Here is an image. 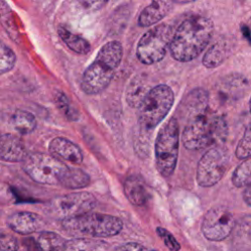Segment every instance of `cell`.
Instances as JSON below:
<instances>
[{
    "mask_svg": "<svg viewBox=\"0 0 251 251\" xmlns=\"http://www.w3.org/2000/svg\"><path fill=\"white\" fill-rule=\"evenodd\" d=\"M90 182V176L82 170L69 168L60 184L67 189H79L86 187Z\"/></svg>",
    "mask_w": 251,
    "mask_h": 251,
    "instance_id": "obj_24",
    "label": "cell"
},
{
    "mask_svg": "<svg viewBox=\"0 0 251 251\" xmlns=\"http://www.w3.org/2000/svg\"><path fill=\"white\" fill-rule=\"evenodd\" d=\"M243 199L251 207V184H249L245 187V189L243 191Z\"/></svg>",
    "mask_w": 251,
    "mask_h": 251,
    "instance_id": "obj_36",
    "label": "cell"
},
{
    "mask_svg": "<svg viewBox=\"0 0 251 251\" xmlns=\"http://www.w3.org/2000/svg\"><path fill=\"white\" fill-rule=\"evenodd\" d=\"M235 224L232 213L225 207H214L204 216L201 229L211 241H222L230 235Z\"/></svg>",
    "mask_w": 251,
    "mask_h": 251,
    "instance_id": "obj_11",
    "label": "cell"
},
{
    "mask_svg": "<svg viewBox=\"0 0 251 251\" xmlns=\"http://www.w3.org/2000/svg\"><path fill=\"white\" fill-rule=\"evenodd\" d=\"M23 170L35 182L60 184L69 167L60 159L46 153H30L24 158Z\"/></svg>",
    "mask_w": 251,
    "mask_h": 251,
    "instance_id": "obj_7",
    "label": "cell"
},
{
    "mask_svg": "<svg viewBox=\"0 0 251 251\" xmlns=\"http://www.w3.org/2000/svg\"><path fill=\"white\" fill-rule=\"evenodd\" d=\"M16 64V55L11 48L0 41V75L10 72Z\"/></svg>",
    "mask_w": 251,
    "mask_h": 251,
    "instance_id": "obj_29",
    "label": "cell"
},
{
    "mask_svg": "<svg viewBox=\"0 0 251 251\" xmlns=\"http://www.w3.org/2000/svg\"><path fill=\"white\" fill-rule=\"evenodd\" d=\"M109 0H76L78 5L87 12H95L103 8Z\"/></svg>",
    "mask_w": 251,
    "mask_h": 251,
    "instance_id": "obj_33",
    "label": "cell"
},
{
    "mask_svg": "<svg viewBox=\"0 0 251 251\" xmlns=\"http://www.w3.org/2000/svg\"><path fill=\"white\" fill-rule=\"evenodd\" d=\"M54 102L57 106V108L63 113V115L69 120V121H77L78 120V112L72 106L70 103L69 98L67 95L60 91L57 90L54 93Z\"/></svg>",
    "mask_w": 251,
    "mask_h": 251,
    "instance_id": "obj_28",
    "label": "cell"
},
{
    "mask_svg": "<svg viewBox=\"0 0 251 251\" xmlns=\"http://www.w3.org/2000/svg\"><path fill=\"white\" fill-rule=\"evenodd\" d=\"M175 101L172 88L159 84L150 89L138 109V122L145 129L157 126L167 116Z\"/></svg>",
    "mask_w": 251,
    "mask_h": 251,
    "instance_id": "obj_6",
    "label": "cell"
},
{
    "mask_svg": "<svg viewBox=\"0 0 251 251\" xmlns=\"http://www.w3.org/2000/svg\"><path fill=\"white\" fill-rule=\"evenodd\" d=\"M229 163L227 150L217 145L206 151L198 162L196 179L200 186L210 187L218 183L226 174Z\"/></svg>",
    "mask_w": 251,
    "mask_h": 251,
    "instance_id": "obj_10",
    "label": "cell"
},
{
    "mask_svg": "<svg viewBox=\"0 0 251 251\" xmlns=\"http://www.w3.org/2000/svg\"><path fill=\"white\" fill-rule=\"evenodd\" d=\"M24 244L26 246V249L28 251H41L39 246H38V243L36 240H34L33 238H25V241H24Z\"/></svg>",
    "mask_w": 251,
    "mask_h": 251,
    "instance_id": "obj_35",
    "label": "cell"
},
{
    "mask_svg": "<svg viewBox=\"0 0 251 251\" xmlns=\"http://www.w3.org/2000/svg\"><path fill=\"white\" fill-rule=\"evenodd\" d=\"M116 251H147L142 245L135 242H127L119 246Z\"/></svg>",
    "mask_w": 251,
    "mask_h": 251,
    "instance_id": "obj_34",
    "label": "cell"
},
{
    "mask_svg": "<svg viewBox=\"0 0 251 251\" xmlns=\"http://www.w3.org/2000/svg\"><path fill=\"white\" fill-rule=\"evenodd\" d=\"M179 141V126L173 117L159 130L155 140V162L158 172L165 177L171 176L175 171Z\"/></svg>",
    "mask_w": 251,
    "mask_h": 251,
    "instance_id": "obj_5",
    "label": "cell"
},
{
    "mask_svg": "<svg viewBox=\"0 0 251 251\" xmlns=\"http://www.w3.org/2000/svg\"><path fill=\"white\" fill-rule=\"evenodd\" d=\"M124 192L134 206H142L148 200V191L144 180L139 176H129L124 182Z\"/></svg>",
    "mask_w": 251,
    "mask_h": 251,
    "instance_id": "obj_17",
    "label": "cell"
},
{
    "mask_svg": "<svg viewBox=\"0 0 251 251\" xmlns=\"http://www.w3.org/2000/svg\"><path fill=\"white\" fill-rule=\"evenodd\" d=\"M108 243L88 238H75L66 241L64 251H108Z\"/></svg>",
    "mask_w": 251,
    "mask_h": 251,
    "instance_id": "obj_23",
    "label": "cell"
},
{
    "mask_svg": "<svg viewBox=\"0 0 251 251\" xmlns=\"http://www.w3.org/2000/svg\"><path fill=\"white\" fill-rule=\"evenodd\" d=\"M174 34L173 27L168 24H160L145 32L137 43L136 56L145 65L161 61L170 47Z\"/></svg>",
    "mask_w": 251,
    "mask_h": 251,
    "instance_id": "obj_8",
    "label": "cell"
},
{
    "mask_svg": "<svg viewBox=\"0 0 251 251\" xmlns=\"http://www.w3.org/2000/svg\"><path fill=\"white\" fill-rule=\"evenodd\" d=\"M8 226L20 234H30L36 231L42 225L41 218L31 212H17L7 220Z\"/></svg>",
    "mask_w": 251,
    "mask_h": 251,
    "instance_id": "obj_15",
    "label": "cell"
},
{
    "mask_svg": "<svg viewBox=\"0 0 251 251\" xmlns=\"http://www.w3.org/2000/svg\"><path fill=\"white\" fill-rule=\"evenodd\" d=\"M232 233V244L239 251L251 249V216H245L235 222ZM230 233V234H231Z\"/></svg>",
    "mask_w": 251,
    "mask_h": 251,
    "instance_id": "obj_19",
    "label": "cell"
},
{
    "mask_svg": "<svg viewBox=\"0 0 251 251\" xmlns=\"http://www.w3.org/2000/svg\"><path fill=\"white\" fill-rule=\"evenodd\" d=\"M62 227L69 234L77 237H110L121 232L123 222L112 215L89 212L62 221Z\"/></svg>",
    "mask_w": 251,
    "mask_h": 251,
    "instance_id": "obj_4",
    "label": "cell"
},
{
    "mask_svg": "<svg viewBox=\"0 0 251 251\" xmlns=\"http://www.w3.org/2000/svg\"><path fill=\"white\" fill-rule=\"evenodd\" d=\"M49 151L56 158L71 162L74 165H79L83 160L81 149L64 137L53 138L49 143Z\"/></svg>",
    "mask_w": 251,
    "mask_h": 251,
    "instance_id": "obj_12",
    "label": "cell"
},
{
    "mask_svg": "<svg viewBox=\"0 0 251 251\" xmlns=\"http://www.w3.org/2000/svg\"><path fill=\"white\" fill-rule=\"evenodd\" d=\"M152 87L144 75L134 76L127 85L126 100L132 108H138Z\"/></svg>",
    "mask_w": 251,
    "mask_h": 251,
    "instance_id": "obj_18",
    "label": "cell"
},
{
    "mask_svg": "<svg viewBox=\"0 0 251 251\" xmlns=\"http://www.w3.org/2000/svg\"><path fill=\"white\" fill-rule=\"evenodd\" d=\"M171 0H153L140 13L138 18L139 26L146 27L160 22L172 8Z\"/></svg>",
    "mask_w": 251,
    "mask_h": 251,
    "instance_id": "obj_16",
    "label": "cell"
},
{
    "mask_svg": "<svg viewBox=\"0 0 251 251\" xmlns=\"http://www.w3.org/2000/svg\"><path fill=\"white\" fill-rule=\"evenodd\" d=\"M208 93L202 88H196L189 92L180 104L181 116L186 122L194 117L207 112Z\"/></svg>",
    "mask_w": 251,
    "mask_h": 251,
    "instance_id": "obj_13",
    "label": "cell"
},
{
    "mask_svg": "<svg viewBox=\"0 0 251 251\" xmlns=\"http://www.w3.org/2000/svg\"><path fill=\"white\" fill-rule=\"evenodd\" d=\"M249 110H250V113H251V97H250V100H249Z\"/></svg>",
    "mask_w": 251,
    "mask_h": 251,
    "instance_id": "obj_38",
    "label": "cell"
},
{
    "mask_svg": "<svg viewBox=\"0 0 251 251\" xmlns=\"http://www.w3.org/2000/svg\"><path fill=\"white\" fill-rule=\"evenodd\" d=\"M122 58L123 46L119 41H110L103 45L82 75L81 90L88 95L102 92L110 84Z\"/></svg>",
    "mask_w": 251,
    "mask_h": 251,
    "instance_id": "obj_2",
    "label": "cell"
},
{
    "mask_svg": "<svg viewBox=\"0 0 251 251\" xmlns=\"http://www.w3.org/2000/svg\"><path fill=\"white\" fill-rule=\"evenodd\" d=\"M236 187H243L251 184V157L244 159L234 170L231 177Z\"/></svg>",
    "mask_w": 251,
    "mask_h": 251,
    "instance_id": "obj_26",
    "label": "cell"
},
{
    "mask_svg": "<svg viewBox=\"0 0 251 251\" xmlns=\"http://www.w3.org/2000/svg\"><path fill=\"white\" fill-rule=\"evenodd\" d=\"M41 251H64L66 241L52 231H42L36 239Z\"/></svg>",
    "mask_w": 251,
    "mask_h": 251,
    "instance_id": "obj_25",
    "label": "cell"
},
{
    "mask_svg": "<svg viewBox=\"0 0 251 251\" xmlns=\"http://www.w3.org/2000/svg\"><path fill=\"white\" fill-rule=\"evenodd\" d=\"M230 44L226 39H220L215 42L205 53L203 57V65L206 68H216L220 66L230 53Z\"/></svg>",
    "mask_w": 251,
    "mask_h": 251,
    "instance_id": "obj_20",
    "label": "cell"
},
{
    "mask_svg": "<svg viewBox=\"0 0 251 251\" xmlns=\"http://www.w3.org/2000/svg\"><path fill=\"white\" fill-rule=\"evenodd\" d=\"M235 155L240 160L251 157V125L246 127L243 137L239 140L235 150Z\"/></svg>",
    "mask_w": 251,
    "mask_h": 251,
    "instance_id": "obj_30",
    "label": "cell"
},
{
    "mask_svg": "<svg viewBox=\"0 0 251 251\" xmlns=\"http://www.w3.org/2000/svg\"><path fill=\"white\" fill-rule=\"evenodd\" d=\"M0 22L5 27L7 33H9L10 37L14 41H18L20 39V34L17 26L15 25L10 7L2 0H0Z\"/></svg>",
    "mask_w": 251,
    "mask_h": 251,
    "instance_id": "obj_27",
    "label": "cell"
},
{
    "mask_svg": "<svg viewBox=\"0 0 251 251\" xmlns=\"http://www.w3.org/2000/svg\"><path fill=\"white\" fill-rule=\"evenodd\" d=\"M96 206V198L89 192H75L53 198L46 212L57 220H68L89 213Z\"/></svg>",
    "mask_w": 251,
    "mask_h": 251,
    "instance_id": "obj_9",
    "label": "cell"
},
{
    "mask_svg": "<svg viewBox=\"0 0 251 251\" xmlns=\"http://www.w3.org/2000/svg\"><path fill=\"white\" fill-rule=\"evenodd\" d=\"M214 33L213 22L204 16L186 18L174 31L170 52L174 59L188 62L200 55Z\"/></svg>",
    "mask_w": 251,
    "mask_h": 251,
    "instance_id": "obj_1",
    "label": "cell"
},
{
    "mask_svg": "<svg viewBox=\"0 0 251 251\" xmlns=\"http://www.w3.org/2000/svg\"><path fill=\"white\" fill-rule=\"evenodd\" d=\"M157 233L164 240L165 245L171 251H178L180 249V245L178 244V242L175 239V237L168 230H166L163 227H158L157 228Z\"/></svg>",
    "mask_w": 251,
    "mask_h": 251,
    "instance_id": "obj_31",
    "label": "cell"
},
{
    "mask_svg": "<svg viewBox=\"0 0 251 251\" xmlns=\"http://www.w3.org/2000/svg\"><path fill=\"white\" fill-rule=\"evenodd\" d=\"M19 244L17 239L7 233L0 234V251H18Z\"/></svg>",
    "mask_w": 251,
    "mask_h": 251,
    "instance_id": "obj_32",
    "label": "cell"
},
{
    "mask_svg": "<svg viewBox=\"0 0 251 251\" xmlns=\"http://www.w3.org/2000/svg\"><path fill=\"white\" fill-rule=\"evenodd\" d=\"M13 128L21 134H28L36 127L35 117L25 110H16L10 119Z\"/></svg>",
    "mask_w": 251,
    "mask_h": 251,
    "instance_id": "obj_21",
    "label": "cell"
},
{
    "mask_svg": "<svg viewBox=\"0 0 251 251\" xmlns=\"http://www.w3.org/2000/svg\"><path fill=\"white\" fill-rule=\"evenodd\" d=\"M23 140L15 134L0 135V159L7 162H22L26 156Z\"/></svg>",
    "mask_w": 251,
    "mask_h": 251,
    "instance_id": "obj_14",
    "label": "cell"
},
{
    "mask_svg": "<svg viewBox=\"0 0 251 251\" xmlns=\"http://www.w3.org/2000/svg\"><path fill=\"white\" fill-rule=\"evenodd\" d=\"M58 34L62 41L75 53L84 55L90 51V44L86 39L71 32L66 27L59 26Z\"/></svg>",
    "mask_w": 251,
    "mask_h": 251,
    "instance_id": "obj_22",
    "label": "cell"
},
{
    "mask_svg": "<svg viewBox=\"0 0 251 251\" xmlns=\"http://www.w3.org/2000/svg\"><path fill=\"white\" fill-rule=\"evenodd\" d=\"M171 1L174 3H176V4H187L190 2H194L196 0H171Z\"/></svg>",
    "mask_w": 251,
    "mask_h": 251,
    "instance_id": "obj_37",
    "label": "cell"
},
{
    "mask_svg": "<svg viewBox=\"0 0 251 251\" xmlns=\"http://www.w3.org/2000/svg\"><path fill=\"white\" fill-rule=\"evenodd\" d=\"M226 134V121L221 116L205 112L186 122L182 142L188 150H199L224 141Z\"/></svg>",
    "mask_w": 251,
    "mask_h": 251,
    "instance_id": "obj_3",
    "label": "cell"
}]
</instances>
